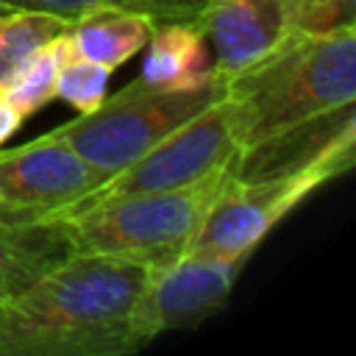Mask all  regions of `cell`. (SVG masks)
<instances>
[{"label":"cell","instance_id":"cell-5","mask_svg":"<svg viewBox=\"0 0 356 356\" xmlns=\"http://www.w3.org/2000/svg\"><path fill=\"white\" fill-rule=\"evenodd\" d=\"M353 167V159H323L303 170L273 172L256 178H231L222 184L209 214L203 217L189 250L225 253V256H253L259 242L309 195H314L328 181L339 178Z\"/></svg>","mask_w":356,"mask_h":356},{"label":"cell","instance_id":"cell-8","mask_svg":"<svg viewBox=\"0 0 356 356\" xmlns=\"http://www.w3.org/2000/svg\"><path fill=\"white\" fill-rule=\"evenodd\" d=\"M97 172L53 131L11 150H0V222L25 228L75 209Z\"/></svg>","mask_w":356,"mask_h":356},{"label":"cell","instance_id":"cell-2","mask_svg":"<svg viewBox=\"0 0 356 356\" xmlns=\"http://www.w3.org/2000/svg\"><path fill=\"white\" fill-rule=\"evenodd\" d=\"M239 153L337 114L356 100V22L295 31L225 78Z\"/></svg>","mask_w":356,"mask_h":356},{"label":"cell","instance_id":"cell-18","mask_svg":"<svg viewBox=\"0 0 356 356\" xmlns=\"http://www.w3.org/2000/svg\"><path fill=\"white\" fill-rule=\"evenodd\" d=\"M3 11H6V8H3V6H0V14H3Z\"/></svg>","mask_w":356,"mask_h":356},{"label":"cell","instance_id":"cell-4","mask_svg":"<svg viewBox=\"0 0 356 356\" xmlns=\"http://www.w3.org/2000/svg\"><path fill=\"white\" fill-rule=\"evenodd\" d=\"M222 95L225 78L217 72L189 89H153L134 78L111 97L106 95L97 108L78 114V120L53 134L61 136L103 184Z\"/></svg>","mask_w":356,"mask_h":356},{"label":"cell","instance_id":"cell-15","mask_svg":"<svg viewBox=\"0 0 356 356\" xmlns=\"http://www.w3.org/2000/svg\"><path fill=\"white\" fill-rule=\"evenodd\" d=\"M67 53H70L67 36L58 33L53 42H47L42 50H36L25 61V67L3 86V95L14 103V108L25 120L56 97V78H58V67L67 58Z\"/></svg>","mask_w":356,"mask_h":356},{"label":"cell","instance_id":"cell-14","mask_svg":"<svg viewBox=\"0 0 356 356\" xmlns=\"http://www.w3.org/2000/svg\"><path fill=\"white\" fill-rule=\"evenodd\" d=\"M206 0H0L6 11H42L56 14L67 22L92 11V8H128L147 14L156 25L159 22H195Z\"/></svg>","mask_w":356,"mask_h":356},{"label":"cell","instance_id":"cell-7","mask_svg":"<svg viewBox=\"0 0 356 356\" xmlns=\"http://www.w3.org/2000/svg\"><path fill=\"white\" fill-rule=\"evenodd\" d=\"M248 259L186 250L170 264L153 267L131 314L136 345L145 348L167 331L195 328L222 312Z\"/></svg>","mask_w":356,"mask_h":356},{"label":"cell","instance_id":"cell-9","mask_svg":"<svg viewBox=\"0 0 356 356\" xmlns=\"http://www.w3.org/2000/svg\"><path fill=\"white\" fill-rule=\"evenodd\" d=\"M195 25L209 42L211 70L222 78L256 64L300 31L292 0H206Z\"/></svg>","mask_w":356,"mask_h":356},{"label":"cell","instance_id":"cell-17","mask_svg":"<svg viewBox=\"0 0 356 356\" xmlns=\"http://www.w3.org/2000/svg\"><path fill=\"white\" fill-rule=\"evenodd\" d=\"M25 122V117L14 108V103L3 95V89H0V147H3V142H8L17 131H19V125Z\"/></svg>","mask_w":356,"mask_h":356},{"label":"cell","instance_id":"cell-16","mask_svg":"<svg viewBox=\"0 0 356 356\" xmlns=\"http://www.w3.org/2000/svg\"><path fill=\"white\" fill-rule=\"evenodd\" d=\"M108 75H111V70H106L89 58L67 53V58L58 67L56 97L70 103L78 114H86L103 103L106 89H108Z\"/></svg>","mask_w":356,"mask_h":356},{"label":"cell","instance_id":"cell-11","mask_svg":"<svg viewBox=\"0 0 356 356\" xmlns=\"http://www.w3.org/2000/svg\"><path fill=\"white\" fill-rule=\"evenodd\" d=\"M145 47L147 56L139 72L145 86L189 89L214 75L209 42L195 22H159Z\"/></svg>","mask_w":356,"mask_h":356},{"label":"cell","instance_id":"cell-13","mask_svg":"<svg viewBox=\"0 0 356 356\" xmlns=\"http://www.w3.org/2000/svg\"><path fill=\"white\" fill-rule=\"evenodd\" d=\"M67 19L42 11L0 14V89L25 67V61L67 31Z\"/></svg>","mask_w":356,"mask_h":356},{"label":"cell","instance_id":"cell-12","mask_svg":"<svg viewBox=\"0 0 356 356\" xmlns=\"http://www.w3.org/2000/svg\"><path fill=\"white\" fill-rule=\"evenodd\" d=\"M64 256L70 250L50 222L25 228L0 222V306Z\"/></svg>","mask_w":356,"mask_h":356},{"label":"cell","instance_id":"cell-3","mask_svg":"<svg viewBox=\"0 0 356 356\" xmlns=\"http://www.w3.org/2000/svg\"><path fill=\"white\" fill-rule=\"evenodd\" d=\"M231 172V167H222L175 189L83 200L67 214L50 220V225L70 253L120 256L153 270L189 250Z\"/></svg>","mask_w":356,"mask_h":356},{"label":"cell","instance_id":"cell-6","mask_svg":"<svg viewBox=\"0 0 356 356\" xmlns=\"http://www.w3.org/2000/svg\"><path fill=\"white\" fill-rule=\"evenodd\" d=\"M236 156H239V142L231 120V106L222 95L200 114L181 122L172 134L156 142L136 161H131L128 167L97 184L83 200L186 186L222 167L234 170Z\"/></svg>","mask_w":356,"mask_h":356},{"label":"cell","instance_id":"cell-1","mask_svg":"<svg viewBox=\"0 0 356 356\" xmlns=\"http://www.w3.org/2000/svg\"><path fill=\"white\" fill-rule=\"evenodd\" d=\"M150 267L70 253L0 306V356H120L139 350L131 314Z\"/></svg>","mask_w":356,"mask_h":356},{"label":"cell","instance_id":"cell-10","mask_svg":"<svg viewBox=\"0 0 356 356\" xmlns=\"http://www.w3.org/2000/svg\"><path fill=\"white\" fill-rule=\"evenodd\" d=\"M153 28L156 22L147 14L103 6L75 17L64 36L72 56L89 58L114 72L147 44Z\"/></svg>","mask_w":356,"mask_h":356}]
</instances>
